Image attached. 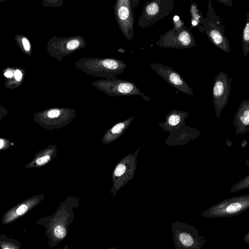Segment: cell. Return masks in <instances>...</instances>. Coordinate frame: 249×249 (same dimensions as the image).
I'll return each mask as SVG.
<instances>
[{
	"label": "cell",
	"mask_w": 249,
	"mask_h": 249,
	"mask_svg": "<svg viewBox=\"0 0 249 249\" xmlns=\"http://www.w3.org/2000/svg\"><path fill=\"white\" fill-rule=\"evenodd\" d=\"M13 143L6 138H0V151L5 150L9 149Z\"/></svg>",
	"instance_id": "18"
},
{
	"label": "cell",
	"mask_w": 249,
	"mask_h": 249,
	"mask_svg": "<svg viewBox=\"0 0 249 249\" xmlns=\"http://www.w3.org/2000/svg\"><path fill=\"white\" fill-rule=\"evenodd\" d=\"M113 9L121 33L126 39L132 40L134 36V16L131 0H117Z\"/></svg>",
	"instance_id": "7"
},
{
	"label": "cell",
	"mask_w": 249,
	"mask_h": 249,
	"mask_svg": "<svg viewBox=\"0 0 249 249\" xmlns=\"http://www.w3.org/2000/svg\"><path fill=\"white\" fill-rule=\"evenodd\" d=\"M22 43L25 50L29 51L30 49V45L28 40L26 38H23L22 39Z\"/></svg>",
	"instance_id": "25"
},
{
	"label": "cell",
	"mask_w": 249,
	"mask_h": 249,
	"mask_svg": "<svg viewBox=\"0 0 249 249\" xmlns=\"http://www.w3.org/2000/svg\"><path fill=\"white\" fill-rule=\"evenodd\" d=\"M74 217L72 208L60 207L51 215L36 221L37 225L45 227L49 248L56 246L66 237Z\"/></svg>",
	"instance_id": "1"
},
{
	"label": "cell",
	"mask_w": 249,
	"mask_h": 249,
	"mask_svg": "<svg viewBox=\"0 0 249 249\" xmlns=\"http://www.w3.org/2000/svg\"><path fill=\"white\" fill-rule=\"evenodd\" d=\"M62 249H70V247L68 245H65Z\"/></svg>",
	"instance_id": "30"
},
{
	"label": "cell",
	"mask_w": 249,
	"mask_h": 249,
	"mask_svg": "<svg viewBox=\"0 0 249 249\" xmlns=\"http://www.w3.org/2000/svg\"><path fill=\"white\" fill-rule=\"evenodd\" d=\"M243 115L240 117L241 122L245 125H248L249 124V110L248 106H245V109L243 110Z\"/></svg>",
	"instance_id": "19"
},
{
	"label": "cell",
	"mask_w": 249,
	"mask_h": 249,
	"mask_svg": "<svg viewBox=\"0 0 249 249\" xmlns=\"http://www.w3.org/2000/svg\"><path fill=\"white\" fill-rule=\"evenodd\" d=\"M75 67L87 74L105 79H116L122 74L126 64L114 58L83 57L74 63Z\"/></svg>",
	"instance_id": "2"
},
{
	"label": "cell",
	"mask_w": 249,
	"mask_h": 249,
	"mask_svg": "<svg viewBox=\"0 0 249 249\" xmlns=\"http://www.w3.org/2000/svg\"><path fill=\"white\" fill-rule=\"evenodd\" d=\"M125 169L126 168L124 165L119 164L116 167L114 171V174L116 176H121L124 173Z\"/></svg>",
	"instance_id": "22"
},
{
	"label": "cell",
	"mask_w": 249,
	"mask_h": 249,
	"mask_svg": "<svg viewBox=\"0 0 249 249\" xmlns=\"http://www.w3.org/2000/svg\"><path fill=\"white\" fill-rule=\"evenodd\" d=\"M43 197V195H35L14 206L3 214L1 223L8 225L13 223L36 206Z\"/></svg>",
	"instance_id": "10"
},
{
	"label": "cell",
	"mask_w": 249,
	"mask_h": 249,
	"mask_svg": "<svg viewBox=\"0 0 249 249\" xmlns=\"http://www.w3.org/2000/svg\"><path fill=\"white\" fill-rule=\"evenodd\" d=\"M173 23V27L160 36L156 45L160 48L178 49L196 47L191 29L187 28L184 22L177 16L174 17Z\"/></svg>",
	"instance_id": "3"
},
{
	"label": "cell",
	"mask_w": 249,
	"mask_h": 249,
	"mask_svg": "<svg viewBox=\"0 0 249 249\" xmlns=\"http://www.w3.org/2000/svg\"><path fill=\"white\" fill-rule=\"evenodd\" d=\"M20 242L5 234L0 235V249H20Z\"/></svg>",
	"instance_id": "15"
},
{
	"label": "cell",
	"mask_w": 249,
	"mask_h": 249,
	"mask_svg": "<svg viewBox=\"0 0 249 249\" xmlns=\"http://www.w3.org/2000/svg\"><path fill=\"white\" fill-rule=\"evenodd\" d=\"M6 115V113L5 112L0 111V121L5 117Z\"/></svg>",
	"instance_id": "29"
},
{
	"label": "cell",
	"mask_w": 249,
	"mask_h": 249,
	"mask_svg": "<svg viewBox=\"0 0 249 249\" xmlns=\"http://www.w3.org/2000/svg\"><path fill=\"white\" fill-rule=\"evenodd\" d=\"M232 78L224 72L220 71L215 77L213 85V95L214 104L222 106L230 95Z\"/></svg>",
	"instance_id": "11"
},
{
	"label": "cell",
	"mask_w": 249,
	"mask_h": 249,
	"mask_svg": "<svg viewBox=\"0 0 249 249\" xmlns=\"http://www.w3.org/2000/svg\"><path fill=\"white\" fill-rule=\"evenodd\" d=\"M246 20L242 34V50L244 55L247 57L249 52V12L246 13Z\"/></svg>",
	"instance_id": "16"
},
{
	"label": "cell",
	"mask_w": 249,
	"mask_h": 249,
	"mask_svg": "<svg viewBox=\"0 0 249 249\" xmlns=\"http://www.w3.org/2000/svg\"><path fill=\"white\" fill-rule=\"evenodd\" d=\"M169 123L172 125H175L180 121V117L177 114L172 115L169 118Z\"/></svg>",
	"instance_id": "21"
},
{
	"label": "cell",
	"mask_w": 249,
	"mask_h": 249,
	"mask_svg": "<svg viewBox=\"0 0 249 249\" xmlns=\"http://www.w3.org/2000/svg\"><path fill=\"white\" fill-rule=\"evenodd\" d=\"M14 76L16 79L19 81L21 79L22 73L19 70H17L15 71Z\"/></svg>",
	"instance_id": "26"
},
{
	"label": "cell",
	"mask_w": 249,
	"mask_h": 249,
	"mask_svg": "<svg viewBox=\"0 0 249 249\" xmlns=\"http://www.w3.org/2000/svg\"><path fill=\"white\" fill-rule=\"evenodd\" d=\"M61 114V110L57 108L52 109L48 110L46 115L49 119H54L58 117Z\"/></svg>",
	"instance_id": "20"
},
{
	"label": "cell",
	"mask_w": 249,
	"mask_h": 249,
	"mask_svg": "<svg viewBox=\"0 0 249 249\" xmlns=\"http://www.w3.org/2000/svg\"><path fill=\"white\" fill-rule=\"evenodd\" d=\"M107 249H117L116 247H110Z\"/></svg>",
	"instance_id": "31"
},
{
	"label": "cell",
	"mask_w": 249,
	"mask_h": 249,
	"mask_svg": "<svg viewBox=\"0 0 249 249\" xmlns=\"http://www.w3.org/2000/svg\"><path fill=\"white\" fill-rule=\"evenodd\" d=\"M178 230L175 231L174 232L175 241L179 247V249H199L202 245L201 238L196 233H195V229Z\"/></svg>",
	"instance_id": "12"
},
{
	"label": "cell",
	"mask_w": 249,
	"mask_h": 249,
	"mask_svg": "<svg viewBox=\"0 0 249 249\" xmlns=\"http://www.w3.org/2000/svg\"><path fill=\"white\" fill-rule=\"evenodd\" d=\"M124 128V124L123 123H120L115 125L111 130L113 133H119Z\"/></svg>",
	"instance_id": "23"
},
{
	"label": "cell",
	"mask_w": 249,
	"mask_h": 249,
	"mask_svg": "<svg viewBox=\"0 0 249 249\" xmlns=\"http://www.w3.org/2000/svg\"><path fill=\"white\" fill-rule=\"evenodd\" d=\"M139 1H140V0H131V5H132V8H135L137 6Z\"/></svg>",
	"instance_id": "27"
},
{
	"label": "cell",
	"mask_w": 249,
	"mask_h": 249,
	"mask_svg": "<svg viewBox=\"0 0 249 249\" xmlns=\"http://www.w3.org/2000/svg\"><path fill=\"white\" fill-rule=\"evenodd\" d=\"M175 5L173 0H152L146 2L140 15L138 25L142 28L151 27L168 16Z\"/></svg>",
	"instance_id": "5"
},
{
	"label": "cell",
	"mask_w": 249,
	"mask_h": 249,
	"mask_svg": "<svg viewBox=\"0 0 249 249\" xmlns=\"http://www.w3.org/2000/svg\"><path fill=\"white\" fill-rule=\"evenodd\" d=\"M150 65L154 71L176 89L190 95H194L193 89L180 73L172 68L160 63L151 62Z\"/></svg>",
	"instance_id": "9"
},
{
	"label": "cell",
	"mask_w": 249,
	"mask_h": 249,
	"mask_svg": "<svg viewBox=\"0 0 249 249\" xmlns=\"http://www.w3.org/2000/svg\"><path fill=\"white\" fill-rule=\"evenodd\" d=\"M4 75L7 77H11L13 75V73L11 71H8L5 72Z\"/></svg>",
	"instance_id": "28"
},
{
	"label": "cell",
	"mask_w": 249,
	"mask_h": 249,
	"mask_svg": "<svg viewBox=\"0 0 249 249\" xmlns=\"http://www.w3.org/2000/svg\"><path fill=\"white\" fill-rule=\"evenodd\" d=\"M219 2L225 5L232 7L233 6V2L231 0H216Z\"/></svg>",
	"instance_id": "24"
},
{
	"label": "cell",
	"mask_w": 249,
	"mask_h": 249,
	"mask_svg": "<svg viewBox=\"0 0 249 249\" xmlns=\"http://www.w3.org/2000/svg\"><path fill=\"white\" fill-rule=\"evenodd\" d=\"M190 14L191 16V21L196 22L198 30L200 32H204L203 26L205 22V18L202 16L197 4L195 2H192L190 5Z\"/></svg>",
	"instance_id": "14"
},
{
	"label": "cell",
	"mask_w": 249,
	"mask_h": 249,
	"mask_svg": "<svg viewBox=\"0 0 249 249\" xmlns=\"http://www.w3.org/2000/svg\"><path fill=\"white\" fill-rule=\"evenodd\" d=\"M92 85L98 90L111 96L138 95L145 100H149V97L142 93L133 82L118 79H101L91 83Z\"/></svg>",
	"instance_id": "6"
},
{
	"label": "cell",
	"mask_w": 249,
	"mask_h": 249,
	"mask_svg": "<svg viewBox=\"0 0 249 249\" xmlns=\"http://www.w3.org/2000/svg\"><path fill=\"white\" fill-rule=\"evenodd\" d=\"M242 209V205L239 202H234L229 205L225 209L226 214H234L239 212Z\"/></svg>",
	"instance_id": "17"
},
{
	"label": "cell",
	"mask_w": 249,
	"mask_h": 249,
	"mask_svg": "<svg viewBox=\"0 0 249 249\" xmlns=\"http://www.w3.org/2000/svg\"><path fill=\"white\" fill-rule=\"evenodd\" d=\"M86 46L85 39L80 35L69 37L54 36L51 42L52 54L59 61Z\"/></svg>",
	"instance_id": "8"
},
{
	"label": "cell",
	"mask_w": 249,
	"mask_h": 249,
	"mask_svg": "<svg viewBox=\"0 0 249 249\" xmlns=\"http://www.w3.org/2000/svg\"><path fill=\"white\" fill-rule=\"evenodd\" d=\"M207 8L203 26L204 32L215 46L225 53H230L231 49L230 41L225 35V26L219 16L214 11L211 0L208 1Z\"/></svg>",
	"instance_id": "4"
},
{
	"label": "cell",
	"mask_w": 249,
	"mask_h": 249,
	"mask_svg": "<svg viewBox=\"0 0 249 249\" xmlns=\"http://www.w3.org/2000/svg\"><path fill=\"white\" fill-rule=\"evenodd\" d=\"M49 154V151L47 152L45 151L38 152L34 157V159L24 166V167L30 169L37 168L44 165L51 159Z\"/></svg>",
	"instance_id": "13"
}]
</instances>
